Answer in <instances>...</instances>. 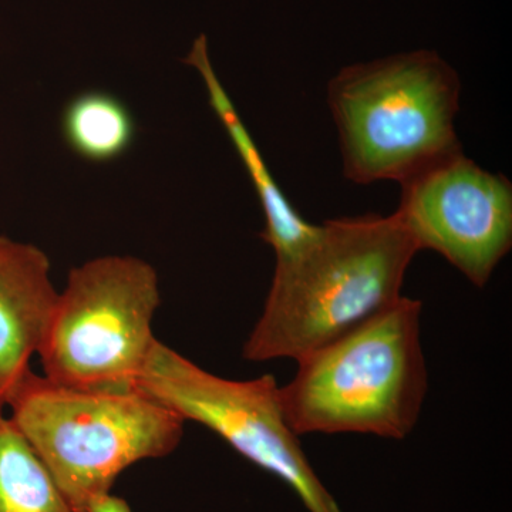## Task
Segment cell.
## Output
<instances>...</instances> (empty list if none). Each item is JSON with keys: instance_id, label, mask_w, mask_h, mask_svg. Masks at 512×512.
<instances>
[{"instance_id": "7c38bea8", "label": "cell", "mask_w": 512, "mask_h": 512, "mask_svg": "<svg viewBox=\"0 0 512 512\" xmlns=\"http://www.w3.org/2000/svg\"><path fill=\"white\" fill-rule=\"evenodd\" d=\"M87 512H133L131 511L130 505L123 500V498L117 497L111 493L101 495V497L94 500L90 504Z\"/></svg>"}, {"instance_id": "7a4b0ae2", "label": "cell", "mask_w": 512, "mask_h": 512, "mask_svg": "<svg viewBox=\"0 0 512 512\" xmlns=\"http://www.w3.org/2000/svg\"><path fill=\"white\" fill-rule=\"evenodd\" d=\"M296 363L291 382L279 386L282 412L296 436L406 439L429 390L421 303L402 296Z\"/></svg>"}, {"instance_id": "277c9868", "label": "cell", "mask_w": 512, "mask_h": 512, "mask_svg": "<svg viewBox=\"0 0 512 512\" xmlns=\"http://www.w3.org/2000/svg\"><path fill=\"white\" fill-rule=\"evenodd\" d=\"M460 79L427 50L355 64L329 83L343 173L356 184L412 178L461 151Z\"/></svg>"}, {"instance_id": "30bf717a", "label": "cell", "mask_w": 512, "mask_h": 512, "mask_svg": "<svg viewBox=\"0 0 512 512\" xmlns=\"http://www.w3.org/2000/svg\"><path fill=\"white\" fill-rule=\"evenodd\" d=\"M62 134L73 153L92 163H109L126 154L137 126L126 104L100 90L77 94L64 107Z\"/></svg>"}, {"instance_id": "5b68a950", "label": "cell", "mask_w": 512, "mask_h": 512, "mask_svg": "<svg viewBox=\"0 0 512 512\" xmlns=\"http://www.w3.org/2000/svg\"><path fill=\"white\" fill-rule=\"evenodd\" d=\"M160 303L156 269L143 259L110 255L76 266L37 353L43 376L82 389L136 387L158 340Z\"/></svg>"}, {"instance_id": "ba28073f", "label": "cell", "mask_w": 512, "mask_h": 512, "mask_svg": "<svg viewBox=\"0 0 512 512\" xmlns=\"http://www.w3.org/2000/svg\"><path fill=\"white\" fill-rule=\"evenodd\" d=\"M42 249L0 235V410L39 353L57 296Z\"/></svg>"}, {"instance_id": "3957f363", "label": "cell", "mask_w": 512, "mask_h": 512, "mask_svg": "<svg viewBox=\"0 0 512 512\" xmlns=\"http://www.w3.org/2000/svg\"><path fill=\"white\" fill-rule=\"evenodd\" d=\"M8 407L73 512H87L124 470L168 456L184 436L185 421L137 386L82 389L29 372Z\"/></svg>"}, {"instance_id": "6da1fadb", "label": "cell", "mask_w": 512, "mask_h": 512, "mask_svg": "<svg viewBox=\"0 0 512 512\" xmlns=\"http://www.w3.org/2000/svg\"><path fill=\"white\" fill-rule=\"evenodd\" d=\"M419 248L396 214L338 218L319 225L298 254L276 261L262 315L242 356L298 360L402 298Z\"/></svg>"}, {"instance_id": "52a82bcc", "label": "cell", "mask_w": 512, "mask_h": 512, "mask_svg": "<svg viewBox=\"0 0 512 512\" xmlns=\"http://www.w3.org/2000/svg\"><path fill=\"white\" fill-rule=\"evenodd\" d=\"M394 214L430 249L484 288L512 245V187L458 153L402 183Z\"/></svg>"}, {"instance_id": "8fae6325", "label": "cell", "mask_w": 512, "mask_h": 512, "mask_svg": "<svg viewBox=\"0 0 512 512\" xmlns=\"http://www.w3.org/2000/svg\"><path fill=\"white\" fill-rule=\"evenodd\" d=\"M0 512H73L29 441L0 410Z\"/></svg>"}, {"instance_id": "9c48e42d", "label": "cell", "mask_w": 512, "mask_h": 512, "mask_svg": "<svg viewBox=\"0 0 512 512\" xmlns=\"http://www.w3.org/2000/svg\"><path fill=\"white\" fill-rule=\"evenodd\" d=\"M185 63L190 64L201 74L211 109L221 120L229 140L234 144L242 164L247 168L265 214L262 238L266 244L274 248L276 261L298 254L318 235L319 225H312L303 220L292 207L291 202L286 200L284 192L269 173L258 147L255 146L247 127L239 119L234 104L212 67L210 55H208L207 37L201 35L195 40Z\"/></svg>"}, {"instance_id": "8992f818", "label": "cell", "mask_w": 512, "mask_h": 512, "mask_svg": "<svg viewBox=\"0 0 512 512\" xmlns=\"http://www.w3.org/2000/svg\"><path fill=\"white\" fill-rule=\"evenodd\" d=\"M137 387L156 402L207 427L242 457L281 478L309 512H342L286 423L272 375L229 380L207 372L157 340Z\"/></svg>"}]
</instances>
